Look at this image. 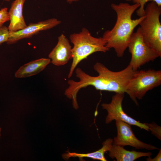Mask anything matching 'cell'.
Masks as SVG:
<instances>
[{"instance_id":"cell-1","label":"cell","mask_w":161,"mask_h":161,"mask_svg":"<svg viewBox=\"0 0 161 161\" xmlns=\"http://www.w3.org/2000/svg\"><path fill=\"white\" fill-rule=\"evenodd\" d=\"M94 69L98 75H90L80 68L76 69L75 73L78 81L72 80L68 81V87L65 90V95L72 101L73 107L78 105L77 95L81 89L89 86L94 87L96 90L114 92L115 93H125L129 81L137 70H134L129 64L125 69L117 72L109 70L103 64L97 62L94 66Z\"/></svg>"},{"instance_id":"cell-2","label":"cell","mask_w":161,"mask_h":161,"mask_svg":"<svg viewBox=\"0 0 161 161\" xmlns=\"http://www.w3.org/2000/svg\"><path fill=\"white\" fill-rule=\"evenodd\" d=\"M111 7L117 15L116 22L111 30L105 32L102 37L106 42V46L109 49L113 48L117 56L121 57L128 47L134 29L145 16L135 19H132V14L140 7L138 4L112 3Z\"/></svg>"},{"instance_id":"cell-3","label":"cell","mask_w":161,"mask_h":161,"mask_svg":"<svg viewBox=\"0 0 161 161\" xmlns=\"http://www.w3.org/2000/svg\"><path fill=\"white\" fill-rule=\"evenodd\" d=\"M69 38L73 47L72 48V61L68 78L72 76L76 66L82 61L95 52H105L109 49L106 46V42L102 37L92 36L85 28L79 33L71 35Z\"/></svg>"},{"instance_id":"cell-4","label":"cell","mask_w":161,"mask_h":161,"mask_svg":"<svg viewBox=\"0 0 161 161\" xmlns=\"http://www.w3.org/2000/svg\"><path fill=\"white\" fill-rule=\"evenodd\" d=\"M145 12V17L139 24L144 41L161 57V7L151 1L147 4Z\"/></svg>"},{"instance_id":"cell-5","label":"cell","mask_w":161,"mask_h":161,"mask_svg":"<svg viewBox=\"0 0 161 161\" xmlns=\"http://www.w3.org/2000/svg\"><path fill=\"white\" fill-rule=\"evenodd\" d=\"M161 84V70H137L127 86L125 93L138 105L137 99H142L147 92Z\"/></svg>"},{"instance_id":"cell-6","label":"cell","mask_w":161,"mask_h":161,"mask_svg":"<svg viewBox=\"0 0 161 161\" xmlns=\"http://www.w3.org/2000/svg\"><path fill=\"white\" fill-rule=\"evenodd\" d=\"M127 48L131 55L129 64L135 70L160 57L145 42L140 27L136 32L133 34Z\"/></svg>"},{"instance_id":"cell-7","label":"cell","mask_w":161,"mask_h":161,"mask_svg":"<svg viewBox=\"0 0 161 161\" xmlns=\"http://www.w3.org/2000/svg\"><path fill=\"white\" fill-rule=\"evenodd\" d=\"M124 93V92L116 93L112 96L110 103L102 104V108L106 110L108 112L105 120L106 123H109L113 120H120L130 125L136 126L141 129L149 131L146 123H142L136 120L128 115L123 111L122 102Z\"/></svg>"},{"instance_id":"cell-8","label":"cell","mask_w":161,"mask_h":161,"mask_svg":"<svg viewBox=\"0 0 161 161\" xmlns=\"http://www.w3.org/2000/svg\"><path fill=\"white\" fill-rule=\"evenodd\" d=\"M117 135L114 137L113 144L124 147L129 145L137 149L148 150H158L152 145L144 143L135 135L130 124L120 120H116Z\"/></svg>"},{"instance_id":"cell-9","label":"cell","mask_w":161,"mask_h":161,"mask_svg":"<svg viewBox=\"0 0 161 161\" xmlns=\"http://www.w3.org/2000/svg\"><path fill=\"white\" fill-rule=\"evenodd\" d=\"M61 22L57 19L52 18L36 23H31L23 29L9 32L6 42L9 44L15 43L22 39L31 37L41 31L52 28L59 24Z\"/></svg>"},{"instance_id":"cell-10","label":"cell","mask_w":161,"mask_h":161,"mask_svg":"<svg viewBox=\"0 0 161 161\" xmlns=\"http://www.w3.org/2000/svg\"><path fill=\"white\" fill-rule=\"evenodd\" d=\"M48 56L51 62L56 66H64L72 59V48L65 35L61 34L58 37L57 44Z\"/></svg>"},{"instance_id":"cell-11","label":"cell","mask_w":161,"mask_h":161,"mask_svg":"<svg viewBox=\"0 0 161 161\" xmlns=\"http://www.w3.org/2000/svg\"><path fill=\"white\" fill-rule=\"evenodd\" d=\"M25 1V0H15L11 4L8 12L10 23L8 29L9 32L19 31L27 26L23 14Z\"/></svg>"},{"instance_id":"cell-12","label":"cell","mask_w":161,"mask_h":161,"mask_svg":"<svg viewBox=\"0 0 161 161\" xmlns=\"http://www.w3.org/2000/svg\"><path fill=\"white\" fill-rule=\"evenodd\" d=\"M51 62L49 58H41L32 61L21 66L15 73L16 78H27L43 71Z\"/></svg>"},{"instance_id":"cell-13","label":"cell","mask_w":161,"mask_h":161,"mask_svg":"<svg viewBox=\"0 0 161 161\" xmlns=\"http://www.w3.org/2000/svg\"><path fill=\"white\" fill-rule=\"evenodd\" d=\"M109 155L112 159L115 158L117 161H133L143 157H151V152H144L126 150L123 147L113 144L109 151Z\"/></svg>"},{"instance_id":"cell-14","label":"cell","mask_w":161,"mask_h":161,"mask_svg":"<svg viewBox=\"0 0 161 161\" xmlns=\"http://www.w3.org/2000/svg\"><path fill=\"white\" fill-rule=\"evenodd\" d=\"M113 140L112 138H108L102 143V147L95 151L87 154H80L69 151L64 153L62 157L64 159L67 160L70 157H77L80 160H82L83 157H88L94 160L101 161H106L104 156L105 153L110 150L113 143Z\"/></svg>"},{"instance_id":"cell-15","label":"cell","mask_w":161,"mask_h":161,"mask_svg":"<svg viewBox=\"0 0 161 161\" xmlns=\"http://www.w3.org/2000/svg\"><path fill=\"white\" fill-rule=\"evenodd\" d=\"M149 1H154L159 6L161 7V0H133L132 1L134 3L138 4H140V7L136 11L137 14L139 17L145 16V5Z\"/></svg>"},{"instance_id":"cell-16","label":"cell","mask_w":161,"mask_h":161,"mask_svg":"<svg viewBox=\"0 0 161 161\" xmlns=\"http://www.w3.org/2000/svg\"><path fill=\"white\" fill-rule=\"evenodd\" d=\"M146 123L148 128L149 131H150L155 136L159 139L161 140V127L154 123Z\"/></svg>"},{"instance_id":"cell-17","label":"cell","mask_w":161,"mask_h":161,"mask_svg":"<svg viewBox=\"0 0 161 161\" xmlns=\"http://www.w3.org/2000/svg\"><path fill=\"white\" fill-rule=\"evenodd\" d=\"M9 34V32L7 27L3 25L0 27V45L7 41Z\"/></svg>"},{"instance_id":"cell-18","label":"cell","mask_w":161,"mask_h":161,"mask_svg":"<svg viewBox=\"0 0 161 161\" xmlns=\"http://www.w3.org/2000/svg\"><path fill=\"white\" fill-rule=\"evenodd\" d=\"M10 18L7 8L4 7L0 10V27L5 22L9 21Z\"/></svg>"},{"instance_id":"cell-19","label":"cell","mask_w":161,"mask_h":161,"mask_svg":"<svg viewBox=\"0 0 161 161\" xmlns=\"http://www.w3.org/2000/svg\"><path fill=\"white\" fill-rule=\"evenodd\" d=\"M161 149L159 150V151L157 155L154 158H152L151 157L147 158L146 160L148 161H161Z\"/></svg>"},{"instance_id":"cell-20","label":"cell","mask_w":161,"mask_h":161,"mask_svg":"<svg viewBox=\"0 0 161 161\" xmlns=\"http://www.w3.org/2000/svg\"><path fill=\"white\" fill-rule=\"evenodd\" d=\"M79 0H67V1L69 3H71L73 1H78Z\"/></svg>"},{"instance_id":"cell-21","label":"cell","mask_w":161,"mask_h":161,"mask_svg":"<svg viewBox=\"0 0 161 161\" xmlns=\"http://www.w3.org/2000/svg\"><path fill=\"white\" fill-rule=\"evenodd\" d=\"M1 129L0 127V139L1 136Z\"/></svg>"},{"instance_id":"cell-22","label":"cell","mask_w":161,"mask_h":161,"mask_svg":"<svg viewBox=\"0 0 161 161\" xmlns=\"http://www.w3.org/2000/svg\"><path fill=\"white\" fill-rule=\"evenodd\" d=\"M125 0L128 1H132L133 0Z\"/></svg>"},{"instance_id":"cell-23","label":"cell","mask_w":161,"mask_h":161,"mask_svg":"<svg viewBox=\"0 0 161 161\" xmlns=\"http://www.w3.org/2000/svg\"><path fill=\"white\" fill-rule=\"evenodd\" d=\"M4 0L7 1H9L10 0Z\"/></svg>"}]
</instances>
